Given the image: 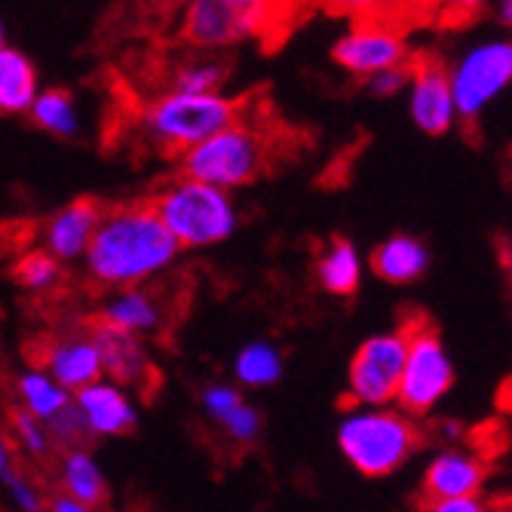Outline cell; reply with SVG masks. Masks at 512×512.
I'll list each match as a JSON object with an SVG mask.
<instances>
[{"mask_svg":"<svg viewBox=\"0 0 512 512\" xmlns=\"http://www.w3.org/2000/svg\"><path fill=\"white\" fill-rule=\"evenodd\" d=\"M62 485L71 500H77L89 509H96L99 503L108 500L105 476L99 473L96 463H92V457L80 448L68 451L62 460Z\"/></svg>","mask_w":512,"mask_h":512,"instance_id":"cell-22","label":"cell"},{"mask_svg":"<svg viewBox=\"0 0 512 512\" xmlns=\"http://www.w3.org/2000/svg\"><path fill=\"white\" fill-rule=\"evenodd\" d=\"M497 408L512 414V375H509V378L500 384V390H497Z\"/></svg>","mask_w":512,"mask_h":512,"instance_id":"cell-39","label":"cell"},{"mask_svg":"<svg viewBox=\"0 0 512 512\" xmlns=\"http://www.w3.org/2000/svg\"><path fill=\"white\" fill-rule=\"evenodd\" d=\"M399 329L405 335V368L396 402L408 417H424L451 390L454 371L445 356L436 322L424 310L402 316Z\"/></svg>","mask_w":512,"mask_h":512,"instance_id":"cell-7","label":"cell"},{"mask_svg":"<svg viewBox=\"0 0 512 512\" xmlns=\"http://www.w3.org/2000/svg\"><path fill=\"white\" fill-rule=\"evenodd\" d=\"M237 375L249 387H267L283 375V359L270 344H252L237 359Z\"/></svg>","mask_w":512,"mask_h":512,"instance_id":"cell-25","label":"cell"},{"mask_svg":"<svg viewBox=\"0 0 512 512\" xmlns=\"http://www.w3.org/2000/svg\"><path fill=\"white\" fill-rule=\"evenodd\" d=\"M494 473V463L479 460L476 454L445 451L439 454L421 482V500H454V497H479L485 482Z\"/></svg>","mask_w":512,"mask_h":512,"instance_id":"cell-12","label":"cell"},{"mask_svg":"<svg viewBox=\"0 0 512 512\" xmlns=\"http://www.w3.org/2000/svg\"><path fill=\"white\" fill-rule=\"evenodd\" d=\"M243 402V396L234 390V387H209L206 390V396H203V408H206V414L212 417V421H224V417L234 411L237 405Z\"/></svg>","mask_w":512,"mask_h":512,"instance_id":"cell-33","label":"cell"},{"mask_svg":"<svg viewBox=\"0 0 512 512\" xmlns=\"http://www.w3.org/2000/svg\"><path fill=\"white\" fill-rule=\"evenodd\" d=\"M408 80H411V65L390 68V71H381V74H371L365 80V86H368V92H375L378 99H387V96H396V92L408 89Z\"/></svg>","mask_w":512,"mask_h":512,"instance_id":"cell-31","label":"cell"},{"mask_svg":"<svg viewBox=\"0 0 512 512\" xmlns=\"http://www.w3.org/2000/svg\"><path fill=\"white\" fill-rule=\"evenodd\" d=\"M273 166V135L249 117H237L227 129L206 138L181 157V175L221 191L255 181Z\"/></svg>","mask_w":512,"mask_h":512,"instance_id":"cell-3","label":"cell"},{"mask_svg":"<svg viewBox=\"0 0 512 512\" xmlns=\"http://www.w3.org/2000/svg\"><path fill=\"white\" fill-rule=\"evenodd\" d=\"M221 427L227 430V436L234 439V442L252 445V442L258 439V430H261V417H258V411H255L252 405L240 402L234 411H230V414L224 417Z\"/></svg>","mask_w":512,"mask_h":512,"instance_id":"cell-29","label":"cell"},{"mask_svg":"<svg viewBox=\"0 0 512 512\" xmlns=\"http://www.w3.org/2000/svg\"><path fill=\"white\" fill-rule=\"evenodd\" d=\"M227 80V65L218 56L200 53L188 62L175 65L172 71V89L178 96H218Z\"/></svg>","mask_w":512,"mask_h":512,"instance_id":"cell-23","label":"cell"},{"mask_svg":"<svg viewBox=\"0 0 512 512\" xmlns=\"http://www.w3.org/2000/svg\"><path fill=\"white\" fill-rule=\"evenodd\" d=\"M89 335H92V341H96V347H99L102 371H108L114 381L138 384L151 371V365H148L142 347H138L135 335L114 329V325H108L105 319L89 322Z\"/></svg>","mask_w":512,"mask_h":512,"instance_id":"cell-16","label":"cell"},{"mask_svg":"<svg viewBox=\"0 0 512 512\" xmlns=\"http://www.w3.org/2000/svg\"><path fill=\"white\" fill-rule=\"evenodd\" d=\"M295 0H184L178 34L200 53H224L246 43H270L292 22Z\"/></svg>","mask_w":512,"mask_h":512,"instance_id":"cell-2","label":"cell"},{"mask_svg":"<svg viewBox=\"0 0 512 512\" xmlns=\"http://www.w3.org/2000/svg\"><path fill=\"white\" fill-rule=\"evenodd\" d=\"M13 430H16V439L31 451V454H46L50 451V436H46L43 424L37 421V417H31L28 411H16L13 417Z\"/></svg>","mask_w":512,"mask_h":512,"instance_id":"cell-30","label":"cell"},{"mask_svg":"<svg viewBox=\"0 0 512 512\" xmlns=\"http://www.w3.org/2000/svg\"><path fill=\"white\" fill-rule=\"evenodd\" d=\"M148 203L178 246H215L234 234L237 227V209L227 191L184 175L169 181Z\"/></svg>","mask_w":512,"mask_h":512,"instance_id":"cell-4","label":"cell"},{"mask_svg":"<svg viewBox=\"0 0 512 512\" xmlns=\"http://www.w3.org/2000/svg\"><path fill=\"white\" fill-rule=\"evenodd\" d=\"M338 442L362 476L381 479L396 473L408 457L421 451L430 442V433L408 414L368 411L344 421Z\"/></svg>","mask_w":512,"mask_h":512,"instance_id":"cell-6","label":"cell"},{"mask_svg":"<svg viewBox=\"0 0 512 512\" xmlns=\"http://www.w3.org/2000/svg\"><path fill=\"white\" fill-rule=\"evenodd\" d=\"M37 92V65L16 46H4L0 50V114H28Z\"/></svg>","mask_w":512,"mask_h":512,"instance_id":"cell-17","label":"cell"},{"mask_svg":"<svg viewBox=\"0 0 512 512\" xmlns=\"http://www.w3.org/2000/svg\"><path fill=\"white\" fill-rule=\"evenodd\" d=\"M43 365L62 390H83L102 378V356L89 332L56 338L43 353Z\"/></svg>","mask_w":512,"mask_h":512,"instance_id":"cell-13","label":"cell"},{"mask_svg":"<svg viewBox=\"0 0 512 512\" xmlns=\"http://www.w3.org/2000/svg\"><path fill=\"white\" fill-rule=\"evenodd\" d=\"M7 46V28H4V19H0V50Z\"/></svg>","mask_w":512,"mask_h":512,"instance_id":"cell-41","label":"cell"},{"mask_svg":"<svg viewBox=\"0 0 512 512\" xmlns=\"http://www.w3.org/2000/svg\"><path fill=\"white\" fill-rule=\"evenodd\" d=\"M77 411L89 433L96 436H123L135 427L132 402L120 393V387L96 381L77 393Z\"/></svg>","mask_w":512,"mask_h":512,"instance_id":"cell-15","label":"cell"},{"mask_svg":"<svg viewBox=\"0 0 512 512\" xmlns=\"http://www.w3.org/2000/svg\"><path fill=\"white\" fill-rule=\"evenodd\" d=\"M178 252L151 203H129L102 212L86 246V267L102 286L129 289L160 273Z\"/></svg>","mask_w":512,"mask_h":512,"instance_id":"cell-1","label":"cell"},{"mask_svg":"<svg viewBox=\"0 0 512 512\" xmlns=\"http://www.w3.org/2000/svg\"><path fill=\"white\" fill-rule=\"evenodd\" d=\"M399 0H325V7L335 10V13H347L356 19H375L384 10L396 7Z\"/></svg>","mask_w":512,"mask_h":512,"instance_id":"cell-32","label":"cell"},{"mask_svg":"<svg viewBox=\"0 0 512 512\" xmlns=\"http://www.w3.org/2000/svg\"><path fill=\"white\" fill-rule=\"evenodd\" d=\"M19 393L25 399V411L31 417H37L40 424L50 427L59 414H65L71 408V399L68 393L46 375H37V371H31V375H25L19 381Z\"/></svg>","mask_w":512,"mask_h":512,"instance_id":"cell-24","label":"cell"},{"mask_svg":"<svg viewBox=\"0 0 512 512\" xmlns=\"http://www.w3.org/2000/svg\"><path fill=\"white\" fill-rule=\"evenodd\" d=\"M102 203L92 197H80L68 206H62L43 230V243L56 261H71L77 255H86V246L96 234V227L102 221Z\"/></svg>","mask_w":512,"mask_h":512,"instance_id":"cell-14","label":"cell"},{"mask_svg":"<svg viewBox=\"0 0 512 512\" xmlns=\"http://www.w3.org/2000/svg\"><path fill=\"white\" fill-rule=\"evenodd\" d=\"M316 279L329 295H338V298L356 295V289H359V255H356L350 240L332 237L319 249Z\"/></svg>","mask_w":512,"mask_h":512,"instance_id":"cell-19","label":"cell"},{"mask_svg":"<svg viewBox=\"0 0 512 512\" xmlns=\"http://www.w3.org/2000/svg\"><path fill=\"white\" fill-rule=\"evenodd\" d=\"M417 512H512V494L494 497H454V500H421Z\"/></svg>","mask_w":512,"mask_h":512,"instance_id":"cell-28","label":"cell"},{"mask_svg":"<svg viewBox=\"0 0 512 512\" xmlns=\"http://www.w3.org/2000/svg\"><path fill=\"white\" fill-rule=\"evenodd\" d=\"M10 473H13V451H10L7 436L0 433V479H7Z\"/></svg>","mask_w":512,"mask_h":512,"instance_id":"cell-36","label":"cell"},{"mask_svg":"<svg viewBox=\"0 0 512 512\" xmlns=\"http://www.w3.org/2000/svg\"><path fill=\"white\" fill-rule=\"evenodd\" d=\"M467 442H470V454H476L485 463H494L503 451H509L512 436H509V430H506L503 421L491 417V421H482V424H476L467 433Z\"/></svg>","mask_w":512,"mask_h":512,"instance_id":"cell-27","label":"cell"},{"mask_svg":"<svg viewBox=\"0 0 512 512\" xmlns=\"http://www.w3.org/2000/svg\"><path fill=\"white\" fill-rule=\"evenodd\" d=\"M13 279L28 292H46L56 289V283L62 279V267L50 252H28L16 261Z\"/></svg>","mask_w":512,"mask_h":512,"instance_id":"cell-26","label":"cell"},{"mask_svg":"<svg viewBox=\"0 0 512 512\" xmlns=\"http://www.w3.org/2000/svg\"><path fill=\"white\" fill-rule=\"evenodd\" d=\"M332 59L347 74L368 80L371 74L411 65V50H408V40L396 28L378 19H359L353 28H347L335 40Z\"/></svg>","mask_w":512,"mask_h":512,"instance_id":"cell-10","label":"cell"},{"mask_svg":"<svg viewBox=\"0 0 512 512\" xmlns=\"http://www.w3.org/2000/svg\"><path fill=\"white\" fill-rule=\"evenodd\" d=\"M497 19L512 31V0H500V4H497Z\"/></svg>","mask_w":512,"mask_h":512,"instance_id":"cell-40","label":"cell"},{"mask_svg":"<svg viewBox=\"0 0 512 512\" xmlns=\"http://www.w3.org/2000/svg\"><path fill=\"white\" fill-rule=\"evenodd\" d=\"M4 485L10 488V494H13V500L19 503V509H22V512H43V500H40L37 488H34V485H28L22 476L10 473V476L4 479Z\"/></svg>","mask_w":512,"mask_h":512,"instance_id":"cell-34","label":"cell"},{"mask_svg":"<svg viewBox=\"0 0 512 512\" xmlns=\"http://www.w3.org/2000/svg\"><path fill=\"white\" fill-rule=\"evenodd\" d=\"M448 83L457 117L473 123L500 92L512 86V40L497 37L470 46L448 68Z\"/></svg>","mask_w":512,"mask_h":512,"instance_id":"cell-8","label":"cell"},{"mask_svg":"<svg viewBox=\"0 0 512 512\" xmlns=\"http://www.w3.org/2000/svg\"><path fill=\"white\" fill-rule=\"evenodd\" d=\"M408 111L414 126L427 135H445L454 120V96L448 83V68L433 59L421 56L411 59V80H408Z\"/></svg>","mask_w":512,"mask_h":512,"instance_id":"cell-11","label":"cell"},{"mask_svg":"<svg viewBox=\"0 0 512 512\" xmlns=\"http://www.w3.org/2000/svg\"><path fill=\"white\" fill-rule=\"evenodd\" d=\"M371 270L393 286L414 283V279L424 276V270H427V249L421 240L405 237V234L390 237L371 252Z\"/></svg>","mask_w":512,"mask_h":512,"instance_id":"cell-18","label":"cell"},{"mask_svg":"<svg viewBox=\"0 0 512 512\" xmlns=\"http://www.w3.org/2000/svg\"><path fill=\"white\" fill-rule=\"evenodd\" d=\"M497 258H500V267L506 273V283L512 292V243H497Z\"/></svg>","mask_w":512,"mask_h":512,"instance_id":"cell-38","label":"cell"},{"mask_svg":"<svg viewBox=\"0 0 512 512\" xmlns=\"http://www.w3.org/2000/svg\"><path fill=\"white\" fill-rule=\"evenodd\" d=\"M53 512H92L89 506H83V503H77V500H71L68 494H59V497H53Z\"/></svg>","mask_w":512,"mask_h":512,"instance_id":"cell-37","label":"cell"},{"mask_svg":"<svg viewBox=\"0 0 512 512\" xmlns=\"http://www.w3.org/2000/svg\"><path fill=\"white\" fill-rule=\"evenodd\" d=\"M28 117L37 129L50 132L56 138H74L80 132V114H77V102L68 89L62 86H50L40 89L34 105L28 108Z\"/></svg>","mask_w":512,"mask_h":512,"instance_id":"cell-20","label":"cell"},{"mask_svg":"<svg viewBox=\"0 0 512 512\" xmlns=\"http://www.w3.org/2000/svg\"><path fill=\"white\" fill-rule=\"evenodd\" d=\"M246 105L230 96H178V92H163L154 99L138 123L154 145H160L169 154H188L191 148L203 145L215 132L227 129Z\"/></svg>","mask_w":512,"mask_h":512,"instance_id":"cell-5","label":"cell"},{"mask_svg":"<svg viewBox=\"0 0 512 512\" xmlns=\"http://www.w3.org/2000/svg\"><path fill=\"white\" fill-rule=\"evenodd\" d=\"M405 368V335L368 338L350 362V396L347 405H384L399 396Z\"/></svg>","mask_w":512,"mask_h":512,"instance_id":"cell-9","label":"cell"},{"mask_svg":"<svg viewBox=\"0 0 512 512\" xmlns=\"http://www.w3.org/2000/svg\"><path fill=\"white\" fill-rule=\"evenodd\" d=\"M436 4L442 7L445 16H473L476 10L491 4V0H436Z\"/></svg>","mask_w":512,"mask_h":512,"instance_id":"cell-35","label":"cell"},{"mask_svg":"<svg viewBox=\"0 0 512 512\" xmlns=\"http://www.w3.org/2000/svg\"><path fill=\"white\" fill-rule=\"evenodd\" d=\"M102 319L108 325L120 332H129V335H138V332H151L160 325L163 319V310H160V301L151 298L148 292H123L117 295L114 301H108Z\"/></svg>","mask_w":512,"mask_h":512,"instance_id":"cell-21","label":"cell"}]
</instances>
